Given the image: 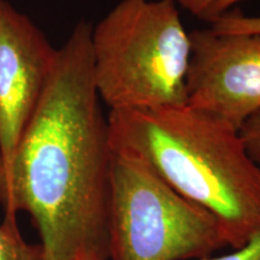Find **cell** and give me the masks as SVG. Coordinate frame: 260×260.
Listing matches in <instances>:
<instances>
[{"label":"cell","instance_id":"obj_1","mask_svg":"<svg viewBox=\"0 0 260 260\" xmlns=\"http://www.w3.org/2000/svg\"><path fill=\"white\" fill-rule=\"evenodd\" d=\"M92 25H75L14 153L0 158V206L27 213L44 260H107L112 146L93 79Z\"/></svg>","mask_w":260,"mask_h":260},{"label":"cell","instance_id":"obj_2","mask_svg":"<svg viewBox=\"0 0 260 260\" xmlns=\"http://www.w3.org/2000/svg\"><path fill=\"white\" fill-rule=\"evenodd\" d=\"M107 123L112 148L212 214L228 246L241 248L260 233V168L239 129L188 104L111 110Z\"/></svg>","mask_w":260,"mask_h":260},{"label":"cell","instance_id":"obj_3","mask_svg":"<svg viewBox=\"0 0 260 260\" xmlns=\"http://www.w3.org/2000/svg\"><path fill=\"white\" fill-rule=\"evenodd\" d=\"M90 50L110 111L187 104L190 32L170 0H121L92 28Z\"/></svg>","mask_w":260,"mask_h":260},{"label":"cell","instance_id":"obj_4","mask_svg":"<svg viewBox=\"0 0 260 260\" xmlns=\"http://www.w3.org/2000/svg\"><path fill=\"white\" fill-rule=\"evenodd\" d=\"M226 246L212 214L138 157L112 148L107 260H201Z\"/></svg>","mask_w":260,"mask_h":260},{"label":"cell","instance_id":"obj_5","mask_svg":"<svg viewBox=\"0 0 260 260\" xmlns=\"http://www.w3.org/2000/svg\"><path fill=\"white\" fill-rule=\"evenodd\" d=\"M187 104L241 128L260 111V34L190 32Z\"/></svg>","mask_w":260,"mask_h":260},{"label":"cell","instance_id":"obj_6","mask_svg":"<svg viewBox=\"0 0 260 260\" xmlns=\"http://www.w3.org/2000/svg\"><path fill=\"white\" fill-rule=\"evenodd\" d=\"M57 48L28 16L0 0V158L14 153L40 103Z\"/></svg>","mask_w":260,"mask_h":260},{"label":"cell","instance_id":"obj_7","mask_svg":"<svg viewBox=\"0 0 260 260\" xmlns=\"http://www.w3.org/2000/svg\"><path fill=\"white\" fill-rule=\"evenodd\" d=\"M0 260H44L39 243H29L22 237L15 218L6 217L0 224Z\"/></svg>","mask_w":260,"mask_h":260},{"label":"cell","instance_id":"obj_8","mask_svg":"<svg viewBox=\"0 0 260 260\" xmlns=\"http://www.w3.org/2000/svg\"><path fill=\"white\" fill-rule=\"evenodd\" d=\"M209 22L210 29L220 34H260V16L224 12Z\"/></svg>","mask_w":260,"mask_h":260},{"label":"cell","instance_id":"obj_9","mask_svg":"<svg viewBox=\"0 0 260 260\" xmlns=\"http://www.w3.org/2000/svg\"><path fill=\"white\" fill-rule=\"evenodd\" d=\"M240 135L249 157L260 168V111L243 123L240 128Z\"/></svg>","mask_w":260,"mask_h":260},{"label":"cell","instance_id":"obj_10","mask_svg":"<svg viewBox=\"0 0 260 260\" xmlns=\"http://www.w3.org/2000/svg\"><path fill=\"white\" fill-rule=\"evenodd\" d=\"M201 260H260V233L253 236L245 246L234 249L232 253Z\"/></svg>","mask_w":260,"mask_h":260},{"label":"cell","instance_id":"obj_11","mask_svg":"<svg viewBox=\"0 0 260 260\" xmlns=\"http://www.w3.org/2000/svg\"><path fill=\"white\" fill-rule=\"evenodd\" d=\"M175 5L188 10L191 15L210 21L214 17L219 0H170Z\"/></svg>","mask_w":260,"mask_h":260},{"label":"cell","instance_id":"obj_12","mask_svg":"<svg viewBox=\"0 0 260 260\" xmlns=\"http://www.w3.org/2000/svg\"><path fill=\"white\" fill-rule=\"evenodd\" d=\"M240 2H242V0H219L218 5H217L216 14H214V17H217V16L224 14V12H226L228 9H229L230 6L235 5V4H237V3H240Z\"/></svg>","mask_w":260,"mask_h":260},{"label":"cell","instance_id":"obj_13","mask_svg":"<svg viewBox=\"0 0 260 260\" xmlns=\"http://www.w3.org/2000/svg\"><path fill=\"white\" fill-rule=\"evenodd\" d=\"M84 260H102V259H98V258H88V259H84Z\"/></svg>","mask_w":260,"mask_h":260}]
</instances>
